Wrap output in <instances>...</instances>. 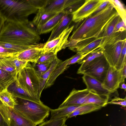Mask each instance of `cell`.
Segmentation results:
<instances>
[{
    "label": "cell",
    "mask_w": 126,
    "mask_h": 126,
    "mask_svg": "<svg viewBox=\"0 0 126 126\" xmlns=\"http://www.w3.org/2000/svg\"><path fill=\"white\" fill-rule=\"evenodd\" d=\"M117 13L109 3L100 11L86 18L72 32L68 40V47L89 42L101 37L105 26Z\"/></svg>",
    "instance_id": "1"
},
{
    "label": "cell",
    "mask_w": 126,
    "mask_h": 126,
    "mask_svg": "<svg viewBox=\"0 0 126 126\" xmlns=\"http://www.w3.org/2000/svg\"><path fill=\"white\" fill-rule=\"evenodd\" d=\"M31 24L5 21L0 32V41L22 45L37 44L40 38Z\"/></svg>",
    "instance_id": "2"
},
{
    "label": "cell",
    "mask_w": 126,
    "mask_h": 126,
    "mask_svg": "<svg viewBox=\"0 0 126 126\" xmlns=\"http://www.w3.org/2000/svg\"><path fill=\"white\" fill-rule=\"evenodd\" d=\"M38 10L28 0H0V14L5 21L28 23V16Z\"/></svg>",
    "instance_id": "3"
},
{
    "label": "cell",
    "mask_w": 126,
    "mask_h": 126,
    "mask_svg": "<svg viewBox=\"0 0 126 126\" xmlns=\"http://www.w3.org/2000/svg\"><path fill=\"white\" fill-rule=\"evenodd\" d=\"M14 108L36 126L45 121L49 115L50 109L43 103L18 98Z\"/></svg>",
    "instance_id": "4"
},
{
    "label": "cell",
    "mask_w": 126,
    "mask_h": 126,
    "mask_svg": "<svg viewBox=\"0 0 126 126\" xmlns=\"http://www.w3.org/2000/svg\"><path fill=\"white\" fill-rule=\"evenodd\" d=\"M19 86L35 101L43 103L40 98V79L34 68L29 64L17 74L16 80Z\"/></svg>",
    "instance_id": "5"
},
{
    "label": "cell",
    "mask_w": 126,
    "mask_h": 126,
    "mask_svg": "<svg viewBox=\"0 0 126 126\" xmlns=\"http://www.w3.org/2000/svg\"><path fill=\"white\" fill-rule=\"evenodd\" d=\"M110 66L104 56L98 57L88 64L81 74L90 76L102 83Z\"/></svg>",
    "instance_id": "6"
},
{
    "label": "cell",
    "mask_w": 126,
    "mask_h": 126,
    "mask_svg": "<svg viewBox=\"0 0 126 126\" xmlns=\"http://www.w3.org/2000/svg\"><path fill=\"white\" fill-rule=\"evenodd\" d=\"M0 113L8 126H36L14 108L5 105L0 100Z\"/></svg>",
    "instance_id": "7"
},
{
    "label": "cell",
    "mask_w": 126,
    "mask_h": 126,
    "mask_svg": "<svg viewBox=\"0 0 126 126\" xmlns=\"http://www.w3.org/2000/svg\"><path fill=\"white\" fill-rule=\"evenodd\" d=\"M121 19L117 13L107 24L102 33L101 36L102 41L99 48H103L105 47L114 43L119 39L125 38L124 36V33L114 32L115 25Z\"/></svg>",
    "instance_id": "8"
},
{
    "label": "cell",
    "mask_w": 126,
    "mask_h": 126,
    "mask_svg": "<svg viewBox=\"0 0 126 126\" xmlns=\"http://www.w3.org/2000/svg\"><path fill=\"white\" fill-rule=\"evenodd\" d=\"M74 26L66 28L57 38L44 44L43 48L42 53L47 52L55 53L68 47V38L73 30Z\"/></svg>",
    "instance_id": "9"
},
{
    "label": "cell",
    "mask_w": 126,
    "mask_h": 126,
    "mask_svg": "<svg viewBox=\"0 0 126 126\" xmlns=\"http://www.w3.org/2000/svg\"><path fill=\"white\" fill-rule=\"evenodd\" d=\"M104 0H86L83 4L72 13V21L79 22L92 15Z\"/></svg>",
    "instance_id": "10"
},
{
    "label": "cell",
    "mask_w": 126,
    "mask_h": 126,
    "mask_svg": "<svg viewBox=\"0 0 126 126\" xmlns=\"http://www.w3.org/2000/svg\"><path fill=\"white\" fill-rule=\"evenodd\" d=\"M126 38L119 39L114 43L103 48V55L110 66L114 67L120 57Z\"/></svg>",
    "instance_id": "11"
},
{
    "label": "cell",
    "mask_w": 126,
    "mask_h": 126,
    "mask_svg": "<svg viewBox=\"0 0 126 126\" xmlns=\"http://www.w3.org/2000/svg\"><path fill=\"white\" fill-rule=\"evenodd\" d=\"M79 0H48L46 6L43 8L47 12L58 13L70 11L75 7Z\"/></svg>",
    "instance_id": "12"
},
{
    "label": "cell",
    "mask_w": 126,
    "mask_h": 126,
    "mask_svg": "<svg viewBox=\"0 0 126 126\" xmlns=\"http://www.w3.org/2000/svg\"><path fill=\"white\" fill-rule=\"evenodd\" d=\"M120 70L110 66L105 78L102 83L104 88L110 94L115 92L120 87L121 82Z\"/></svg>",
    "instance_id": "13"
},
{
    "label": "cell",
    "mask_w": 126,
    "mask_h": 126,
    "mask_svg": "<svg viewBox=\"0 0 126 126\" xmlns=\"http://www.w3.org/2000/svg\"><path fill=\"white\" fill-rule=\"evenodd\" d=\"M89 92L87 88L82 90H77L74 88L58 108L83 105L86 97Z\"/></svg>",
    "instance_id": "14"
},
{
    "label": "cell",
    "mask_w": 126,
    "mask_h": 126,
    "mask_svg": "<svg viewBox=\"0 0 126 126\" xmlns=\"http://www.w3.org/2000/svg\"><path fill=\"white\" fill-rule=\"evenodd\" d=\"M87 88L90 91L100 95L109 96L110 93L105 88L102 83L95 79L83 74L82 77Z\"/></svg>",
    "instance_id": "15"
},
{
    "label": "cell",
    "mask_w": 126,
    "mask_h": 126,
    "mask_svg": "<svg viewBox=\"0 0 126 126\" xmlns=\"http://www.w3.org/2000/svg\"><path fill=\"white\" fill-rule=\"evenodd\" d=\"M44 45L30 48L17 54L15 56L19 60L35 63L42 53Z\"/></svg>",
    "instance_id": "16"
},
{
    "label": "cell",
    "mask_w": 126,
    "mask_h": 126,
    "mask_svg": "<svg viewBox=\"0 0 126 126\" xmlns=\"http://www.w3.org/2000/svg\"><path fill=\"white\" fill-rule=\"evenodd\" d=\"M102 40L101 36L100 37L90 42L77 44L73 46L69 47L68 48L77 53L85 54L99 48Z\"/></svg>",
    "instance_id": "17"
},
{
    "label": "cell",
    "mask_w": 126,
    "mask_h": 126,
    "mask_svg": "<svg viewBox=\"0 0 126 126\" xmlns=\"http://www.w3.org/2000/svg\"><path fill=\"white\" fill-rule=\"evenodd\" d=\"M66 12L59 24L52 30L47 42L57 37L66 28L69 27L72 21V13Z\"/></svg>",
    "instance_id": "18"
},
{
    "label": "cell",
    "mask_w": 126,
    "mask_h": 126,
    "mask_svg": "<svg viewBox=\"0 0 126 126\" xmlns=\"http://www.w3.org/2000/svg\"><path fill=\"white\" fill-rule=\"evenodd\" d=\"M66 13L64 11L57 13L41 27L36 28V31L39 35L50 32L59 24Z\"/></svg>",
    "instance_id": "19"
},
{
    "label": "cell",
    "mask_w": 126,
    "mask_h": 126,
    "mask_svg": "<svg viewBox=\"0 0 126 126\" xmlns=\"http://www.w3.org/2000/svg\"><path fill=\"white\" fill-rule=\"evenodd\" d=\"M104 56L103 48L99 47L89 53L85 57L79 60L77 63L81 65L78 69L77 73L81 74L88 64L94 59Z\"/></svg>",
    "instance_id": "20"
},
{
    "label": "cell",
    "mask_w": 126,
    "mask_h": 126,
    "mask_svg": "<svg viewBox=\"0 0 126 126\" xmlns=\"http://www.w3.org/2000/svg\"><path fill=\"white\" fill-rule=\"evenodd\" d=\"M17 74L16 72H8L0 69V92L7 89L16 80Z\"/></svg>",
    "instance_id": "21"
},
{
    "label": "cell",
    "mask_w": 126,
    "mask_h": 126,
    "mask_svg": "<svg viewBox=\"0 0 126 126\" xmlns=\"http://www.w3.org/2000/svg\"><path fill=\"white\" fill-rule=\"evenodd\" d=\"M109 99V96L100 95L90 91L86 97L84 104H94L102 107L108 104Z\"/></svg>",
    "instance_id": "22"
},
{
    "label": "cell",
    "mask_w": 126,
    "mask_h": 126,
    "mask_svg": "<svg viewBox=\"0 0 126 126\" xmlns=\"http://www.w3.org/2000/svg\"><path fill=\"white\" fill-rule=\"evenodd\" d=\"M57 13L46 12L43 8L39 9L32 23L36 26V29L38 28L43 25Z\"/></svg>",
    "instance_id": "23"
},
{
    "label": "cell",
    "mask_w": 126,
    "mask_h": 126,
    "mask_svg": "<svg viewBox=\"0 0 126 126\" xmlns=\"http://www.w3.org/2000/svg\"><path fill=\"white\" fill-rule=\"evenodd\" d=\"M80 105L68 106L52 109L50 108V119L67 117L73 112Z\"/></svg>",
    "instance_id": "24"
},
{
    "label": "cell",
    "mask_w": 126,
    "mask_h": 126,
    "mask_svg": "<svg viewBox=\"0 0 126 126\" xmlns=\"http://www.w3.org/2000/svg\"><path fill=\"white\" fill-rule=\"evenodd\" d=\"M7 90L14 96L17 98L36 101L20 87L16 80L10 85Z\"/></svg>",
    "instance_id": "25"
},
{
    "label": "cell",
    "mask_w": 126,
    "mask_h": 126,
    "mask_svg": "<svg viewBox=\"0 0 126 126\" xmlns=\"http://www.w3.org/2000/svg\"><path fill=\"white\" fill-rule=\"evenodd\" d=\"M102 108L100 106L92 104L80 105L67 117L68 118L79 115L86 114L99 110Z\"/></svg>",
    "instance_id": "26"
},
{
    "label": "cell",
    "mask_w": 126,
    "mask_h": 126,
    "mask_svg": "<svg viewBox=\"0 0 126 126\" xmlns=\"http://www.w3.org/2000/svg\"><path fill=\"white\" fill-rule=\"evenodd\" d=\"M62 61L58 58H56L51 63L50 66L48 70L40 77V92L41 94L43 90L44 89L52 73L59 64Z\"/></svg>",
    "instance_id": "27"
},
{
    "label": "cell",
    "mask_w": 126,
    "mask_h": 126,
    "mask_svg": "<svg viewBox=\"0 0 126 126\" xmlns=\"http://www.w3.org/2000/svg\"><path fill=\"white\" fill-rule=\"evenodd\" d=\"M0 100L5 105L13 108L17 104V98L14 96L7 89L0 92Z\"/></svg>",
    "instance_id": "28"
},
{
    "label": "cell",
    "mask_w": 126,
    "mask_h": 126,
    "mask_svg": "<svg viewBox=\"0 0 126 126\" xmlns=\"http://www.w3.org/2000/svg\"><path fill=\"white\" fill-rule=\"evenodd\" d=\"M109 1L126 24V10L124 4L118 0H109Z\"/></svg>",
    "instance_id": "29"
},
{
    "label": "cell",
    "mask_w": 126,
    "mask_h": 126,
    "mask_svg": "<svg viewBox=\"0 0 126 126\" xmlns=\"http://www.w3.org/2000/svg\"><path fill=\"white\" fill-rule=\"evenodd\" d=\"M6 57L12 65L15 68L18 74L21 70L28 66V62L19 60L15 56Z\"/></svg>",
    "instance_id": "30"
},
{
    "label": "cell",
    "mask_w": 126,
    "mask_h": 126,
    "mask_svg": "<svg viewBox=\"0 0 126 126\" xmlns=\"http://www.w3.org/2000/svg\"><path fill=\"white\" fill-rule=\"evenodd\" d=\"M51 63H33L32 66L37 75L40 77L45 73L50 67Z\"/></svg>",
    "instance_id": "31"
},
{
    "label": "cell",
    "mask_w": 126,
    "mask_h": 126,
    "mask_svg": "<svg viewBox=\"0 0 126 126\" xmlns=\"http://www.w3.org/2000/svg\"><path fill=\"white\" fill-rule=\"evenodd\" d=\"M68 119L67 117L58 118L44 121L38 126H63Z\"/></svg>",
    "instance_id": "32"
},
{
    "label": "cell",
    "mask_w": 126,
    "mask_h": 126,
    "mask_svg": "<svg viewBox=\"0 0 126 126\" xmlns=\"http://www.w3.org/2000/svg\"><path fill=\"white\" fill-rule=\"evenodd\" d=\"M57 58V53L46 52L42 53L36 63H51Z\"/></svg>",
    "instance_id": "33"
},
{
    "label": "cell",
    "mask_w": 126,
    "mask_h": 126,
    "mask_svg": "<svg viewBox=\"0 0 126 126\" xmlns=\"http://www.w3.org/2000/svg\"><path fill=\"white\" fill-rule=\"evenodd\" d=\"M126 41L123 45L122 51L117 63L115 68L117 70H121L126 64Z\"/></svg>",
    "instance_id": "34"
},
{
    "label": "cell",
    "mask_w": 126,
    "mask_h": 126,
    "mask_svg": "<svg viewBox=\"0 0 126 126\" xmlns=\"http://www.w3.org/2000/svg\"><path fill=\"white\" fill-rule=\"evenodd\" d=\"M0 69L8 72H16L15 68L12 65L6 58L0 59Z\"/></svg>",
    "instance_id": "35"
},
{
    "label": "cell",
    "mask_w": 126,
    "mask_h": 126,
    "mask_svg": "<svg viewBox=\"0 0 126 126\" xmlns=\"http://www.w3.org/2000/svg\"><path fill=\"white\" fill-rule=\"evenodd\" d=\"M18 53V52L15 50L0 46V56L3 58L12 56Z\"/></svg>",
    "instance_id": "36"
},
{
    "label": "cell",
    "mask_w": 126,
    "mask_h": 126,
    "mask_svg": "<svg viewBox=\"0 0 126 126\" xmlns=\"http://www.w3.org/2000/svg\"><path fill=\"white\" fill-rule=\"evenodd\" d=\"M30 4L38 10L44 8L48 0H28Z\"/></svg>",
    "instance_id": "37"
},
{
    "label": "cell",
    "mask_w": 126,
    "mask_h": 126,
    "mask_svg": "<svg viewBox=\"0 0 126 126\" xmlns=\"http://www.w3.org/2000/svg\"><path fill=\"white\" fill-rule=\"evenodd\" d=\"M108 104L118 105L125 107L126 106V96L124 98L115 96L114 98L111 99L110 101L108 102Z\"/></svg>",
    "instance_id": "38"
},
{
    "label": "cell",
    "mask_w": 126,
    "mask_h": 126,
    "mask_svg": "<svg viewBox=\"0 0 126 126\" xmlns=\"http://www.w3.org/2000/svg\"><path fill=\"white\" fill-rule=\"evenodd\" d=\"M126 24L121 19L117 23L114 29L115 33H124L126 31Z\"/></svg>",
    "instance_id": "39"
},
{
    "label": "cell",
    "mask_w": 126,
    "mask_h": 126,
    "mask_svg": "<svg viewBox=\"0 0 126 126\" xmlns=\"http://www.w3.org/2000/svg\"><path fill=\"white\" fill-rule=\"evenodd\" d=\"M126 64H125L123 68L120 70V75L121 77L120 83L125 82L126 77Z\"/></svg>",
    "instance_id": "40"
},
{
    "label": "cell",
    "mask_w": 126,
    "mask_h": 126,
    "mask_svg": "<svg viewBox=\"0 0 126 126\" xmlns=\"http://www.w3.org/2000/svg\"><path fill=\"white\" fill-rule=\"evenodd\" d=\"M110 3L108 0H104L96 11L92 14H95L104 8Z\"/></svg>",
    "instance_id": "41"
},
{
    "label": "cell",
    "mask_w": 126,
    "mask_h": 126,
    "mask_svg": "<svg viewBox=\"0 0 126 126\" xmlns=\"http://www.w3.org/2000/svg\"><path fill=\"white\" fill-rule=\"evenodd\" d=\"M0 126H8L0 113Z\"/></svg>",
    "instance_id": "42"
},
{
    "label": "cell",
    "mask_w": 126,
    "mask_h": 126,
    "mask_svg": "<svg viewBox=\"0 0 126 126\" xmlns=\"http://www.w3.org/2000/svg\"><path fill=\"white\" fill-rule=\"evenodd\" d=\"M5 20L0 14V32Z\"/></svg>",
    "instance_id": "43"
},
{
    "label": "cell",
    "mask_w": 126,
    "mask_h": 126,
    "mask_svg": "<svg viewBox=\"0 0 126 126\" xmlns=\"http://www.w3.org/2000/svg\"><path fill=\"white\" fill-rule=\"evenodd\" d=\"M120 87L121 89L124 90L125 91H126V86L125 82L121 83L120 84Z\"/></svg>",
    "instance_id": "44"
},
{
    "label": "cell",
    "mask_w": 126,
    "mask_h": 126,
    "mask_svg": "<svg viewBox=\"0 0 126 126\" xmlns=\"http://www.w3.org/2000/svg\"><path fill=\"white\" fill-rule=\"evenodd\" d=\"M63 126H67L65 124L63 125Z\"/></svg>",
    "instance_id": "45"
}]
</instances>
